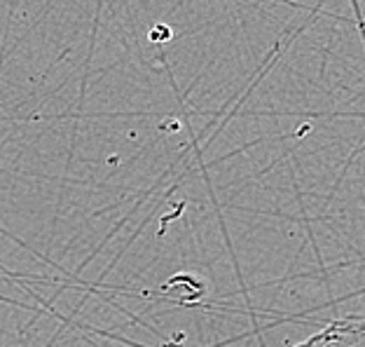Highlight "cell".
<instances>
[{
  "mask_svg": "<svg viewBox=\"0 0 365 347\" xmlns=\"http://www.w3.org/2000/svg\"><path fill=\"white\" fill-rule=\"evenodd\" d=\"M293 347H365V315H351L330 321L319 333Z\"/></svg>",
  "mask_w": 365,
  "mask_h": 347,
  "instance_id": "cell-1",
  "label": "cell"
}]
</instances>
